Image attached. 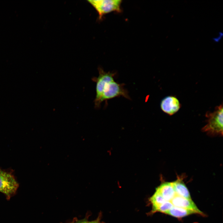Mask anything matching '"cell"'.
Here are the masks:
<instances>
[{
    "label": "cell",
    "instance_id": "6da1fadb",
    "mask_svg": "<svg viewBox=\"0 0 223 223\" xmlns=\"http://www.w3.org/2000/svg\"><path fill=\"white\" fill-rule=\"evenodd\" d=\"M99 75L92 80L96 82V95L94 100L95 107L99 108L104 101L120 96L130 99L128 92L124 88V84H119L115 81L116 73L106 72L99 68Z\"/></svg>",
    "mask_w": 223,
    "mask_h": 223
},
{
    "label": "cell",
    "instance_id": "7a4b0ae2",
    "mask_svg": "<svg viewBox=\"0 0 223 223\" xmlns=\"http://www.w3.org/2000/svg\"><path fill=\"white\" fill-rule=\"evenodd\" d=\"M223 109L221 104L216 107L213 112H206L208 123L202 129L203 132L211 135L222 136Z\"/></svg>",
    "mask_w": 223,
    "mask_h": 223
},
{
    "label": "cell",
    "instance_id": "3957f363",
    "mask_svg": "<svg viewBox=\"0 0 223 223\" xmlns=\"http://www.w3.org/2000/svg\"><path fill=\"white\" fill-rule=\"evenodd\" d=\"M88 1L95 9L102 19L105 15L113 11L121 12L120 0H89Z\"/></svg>",
    "mask_w": 223,
    "mask_h": 223
},
{
    "label": "cell",
    "instance_id": "277c9868",
    "mask_svg": "<svg viewBox=\"0 0 223 223\" xmlns=\"http://www.w3.org/2000/svg\"><path fill=\"white\" fill-rule=\"evenodd\" d=\"M18 186V183L12 175L0 169V192L7 199L15 194Z\"/></svg>",
    "mask_w": 223,
    "mask_h": 223
},
{
    "label": "cell",
    "instance_id": "5b68a950",
    "mask_svg": "<svg viewBox=\"0 0 223 223\" xmlns=\"http://www.w3.org/2000/svg\"><path fill=\"white\" fill-rule=\"evenodd\" d=\"M181 107V105L178 99L176 97L172 96L164 98L162 100L160 103L161 110L170 116L177 112Z\"/></svg>",
    "mask_w": 223,
    "mask_h": 223
},
{
    "label": "cell",
    "instance_id": "8992f818",
    "mask_svg": "<svg viewBox=\"0 0 223 223\" xmlns=\"http://www.w3.org/2000/svg\"><path fill=\"white\" fill-rule=\"evenodd\" d=\"M170 202L174 207L194 210L200 215H204V213L198 208L192 199H188L176 194Z\"/></svg>",
    "mask_w": 223,
    "mask_h": 223
},
{
    "label": "cell",
    "instance_id": "52a82bcc",
    "mask_svg": "<svg viewBox=\"0 0 223 223\" xmlns=\"http://www.w3.org/2000/svg\"><path fill=\"white\" fill-rule=\"evenodd\" d=\"M167 201L170 202L176 195L172 182H166L162 183L156 189Z\"/></svg>",
    "mask_w": 223,
    "mask_h": 223
},
{
    "label": "cell",
    "instance_id": "ba28073f",
    "mask_svg": "<svg viewBox=\"0 0 223 223\" xmlns=\"http://www.w3.org/2000/svg\"><path fill=\"white\" fill-rule=\"evenodd\" d=\"M183 178L179 177L176 180L172 182L176 194L185 198L191 199L189 191L183 181Z\"/></svg>",
    "mask_w": 223,
    "mask_h": 223
},
{
    "label": "cell",
    "instance_id": "9c48e42d",
    "mask_svg": "<svg viewBox=\"0 0 223 223\" xmlns=\"http://www.w3.org/2000/svg\"><path fill=\"white\" fill-rule=\"evenodd\" d=\"M165 214L177 218H182L193 214H199L194 210L174 206Z\"/></svg>",
    "mask_w": 223,
    "mask_h": 223
},
{
    "label": "cell",
    "instance_id": "30bf717a",
    "mask_svg": "<svg viewBox=\"0 0 223 223\" xmlns=\"http://www.w3.org/2000/svg\"><path fill=\"white\" fill-rule=\"evenodd\" d=\"M150 201L152 204V211L153 212H155L157 208L166 201L163 197L156 191L150 198Z\"/></svg>",
    "mask_w": 223,
    "mask_h": 223
},
{
    "label": "cell",
    "instance_id": "8fae6325",
    "mask_svg": "<svg viewBox=\"0 0 223 223\" xmlns=\"http://www.w3.org/2000/svg\"><path fill=\"white\" fill-rule=\"evenodd\" d=\"M173 206L171 202L166 201L157 208L156 212H158L165 213Z\"/></svg>",
    "mask_w": 223,
    "mask_h": 223
},
{
    "label": "cell",
    "instance_id": "7c38bea8",
    "mask_svg": "<svg viewBox=\"0 0 223 223\" xmlns=\"http://www.w3.org/2000/svg\"><path fill=\"white\" fill-rule=\"evenodd\" d=\"M217 37L214 39V40L216 42H218L219 40L221 39V37H222V34H221V33Z\"/></svg>",
    "mask_w": 223,
    "mask_h": 223
},
{
    "label": "cell",
    "instance_id": "4fadbf2b",
    "mask_svg": "<svg viewBox=\"0 0 223 223\" xmlns=\"http://www.w3.org/2000/svg\"><path fill=\"white\" fill-rule=\"evenodd\" d=\"M91 223H97L96 222H91Z\"/></svg>",
    "mask_w": 223,
    "mask_h": 223
}]
</instances>
